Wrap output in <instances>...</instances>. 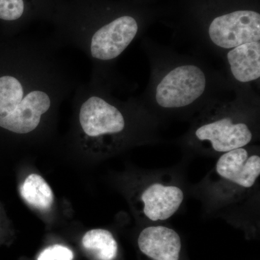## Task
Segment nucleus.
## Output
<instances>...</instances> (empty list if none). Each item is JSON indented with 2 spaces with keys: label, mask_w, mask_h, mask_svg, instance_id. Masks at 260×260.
I'll use <instances>...</instances> for the list:
<instances>
[{
  "label": "nucleus",
  "mask_w": 260,
  "mask_h": 260,
  "mask_svg": "<svg viewBox=\"0 0 260 260\" xmlns=\"http://www.w3.org/2000/svg\"><path fill=\"white\" fill-rule=\"evenodd\" d=\"M51 37L13 40L0 73V127L27 136L42 127L78 83Z\"/></svg>",
  "instance_id": "1"
},
{
  "label": "nucleus",
  "mask_w": 260,
  "mask_h": 260,
  "mask_svg": "<svg viewBox=\"0 0 260 260\" xmlns=\"http://www.w3.org/2000/svg\"><path fill=\"white\" fill-rule=\"evenodd\" d=\"M73 98L77 122L85 140L101 143L119 140L125 134L124 108L113 100L95 78L88 83H78Z\"/></svg>",
  "instance_id": "2"
},
{
  "label": "nucleus",
  "mask_w": 260,
  "mask_h": 260,
  "mask_svg": "<svg viewBox=\"0 0 260 260\" xmlns=\"http://www.w3.org/2000/svg\"><path fill=\"white\" fill-rule=\"evenodd\" d=\"M260 175V156L246 147L224 153L219 157L208 179L214 199L232 203L240 199L256 185Z\"/></svg>",
  "instance_id": "3"
},
{
  "label": "nucleus",
  "mask_w": 260,
  "mask_h": 260,
  "mask_svg": "<svg viewBox=\"0 0 260 260\" xmlns=\"http://www.w3.org/2000/svg\"><path fill=\"white\" fill-rule=\"evenodd\" d=\"M206 77L199 67H177L160 80L155 90L157 104L164 109H180L196 102L204 93Z\"/></svg>",
  "instance_id": "4"
},
{
  "label": "nucleus",
  "mask_w": 260,
  "mask_h": 260,
  "mask_svg": "<svg viewBox=\"0 0 260 260\" xmlns=\"http://www.w3.org/2000/svg\"><path fill=\"white\" fill-rule=\"evenodd\" d=\"M211 42L223 49L260 42V15L252 10H238L220 15L210 23Z\"/></svg>",
  "instance_id": "5"
},
{
  "label": "nucleus",
  "mask_w": 260,
  "mask_h": 260,
  "mask_svg": "<svg viewBox=\"0 0 260 260\" xmlns=\"http://www.w3.org/2000/svg\"><path fill=\"white\" fill-rule=\"evenodd\" d=\"M194 137L199 142L208 143L213 151L223 154L249 145L253 132L246 121L221 116L202 122L197 126Z\"/></svg>",
  "instance_id": "6"
},
{
  "label": "nucleus",
  "mask_w": 260,
  "mask_h": 260,
  "mask_svg": "<svg viewBox=\"0 0 260 260\" xmlns=\"http://www.w3.org/2000/svg\"><path fill=\"white\" fill-rule=\"evenodd\" d=\"M184 198V191L179 186L157 180L146 183L140 194L143 215L152 222L172 218L180 208Z\"/></svg>",
  "instance_id": "7"
},
{
  "label": "nucleus",
  "mask_w": 260,
  "mask_h": 260,
  "mask_svg": "<svg viewBox=\"0 0 260 260\" xmlns=\"http://www.w3.org/2000/svg\"><path fill=\"white\" fill-rule=\"evenodd\" d=\"M54 3V0H0V22L11 31H24L34 22H48Z\"/></svg>",
  "instance_id": "8"
},
{
  "label": "nucleus",
  "mask_w": 260,
  "mask_h": 260,
  "mask_svg": "<svg viewBox=\"0 0 260 260\" xmlns=\"http://www.w3.org/2000/svg\"><path fill=\"white\" fill-rule=\"evenodd\" d=\"M138 247L150 260H179L181 251L180 236L174 229L164 225H150L140 232Z\"/></svg>",
  "instance_id": "9"
},
{
  "label": "nucleus",
  "mask_w": 260,
  "mask_h": 260,
  "mask_svg": "<svg viewBox=\"0 0 260 260\" xmlns=\"http://www.w3.org/2000/svg\"><path fill=\"white\" fill-rule=\"evenodd\" d=\"M233 76L242 83L260 77V42L246 43L233 48L227 54Z\"/></svg>",
  "instance_id": "10"
},
{
  "label": "nucleus",
  "mask_w": 260,
  "mask_h": 260,
  "mask_svg": "<svg viewBox=\"0 0 260 260\" xmlns=\"http://www.w3.org/2000/svg\"><path fill=\"white\" fill-rule=\"evenodd\" d=\"M82 244L94 260H114L118 254V244L114 236L105 229H93L84 235Z\"/></svg>",
  "instance_id": "11"
},
{
  "label": "nucleus",
  "mask_w": 260,
  "mask_h": 260,
  "mask_svg": "<svg viewBox=\"0 0 260 260\" xmlns=\"http://www.w3.org/2000/svg\"><path fill=\"white\" fill-rule=\"evenodd\" d=\"M23 199L32 208L47 211L54 203V194L50 186L40 175L30 174L20 186Z\"/></svg>",
  "instance_id": "12"
},
{
  "label": "nucleus",
  "mask_w": 260,
  "mask_h": 260,
  "mask_svg": "<svg viewBox=\"0 0 260 260\" xmlns=\"http://www.w3.org/2000/svg\"><path fill=\"white\" fill-rule=\"evenodd\" d=\"M73 257L74 254L69 248L55 244L43 250L37 260H73Z\"/></svg>",
  "instance_id": "13"
}]
</instances>
